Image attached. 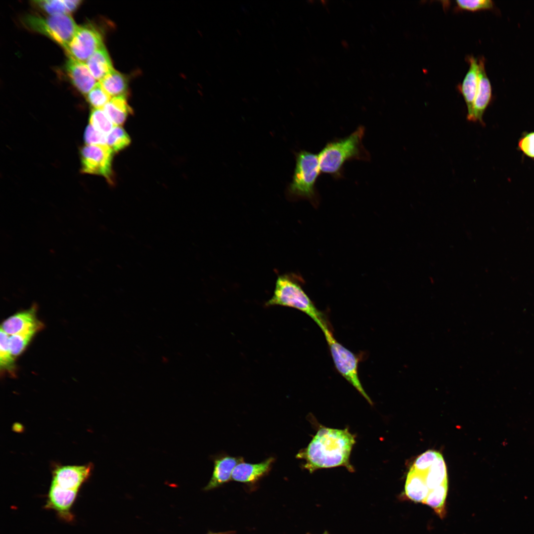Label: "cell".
Wrapping results in <instances>:
<instances>
[{
	"instance_id": "cell-26",
	"label": "cell",
	"mask_w": 534,
	"mask_h": 534,
	"mask_svg": "<svg viewBox=\"0 0 534 534\" xmlns=\"http://www.w3.org/2000/svg\"><path fill=\"white\" fill-rule=\"evenodd\" d=\"M89 124L99 132L107 135L115 125L106 114L103 109L93 108L89 116Z\"/></svg>"
},
{
	"instance_id": "cell-7",
	"label": "cell",
	"mask_w": 534,
	"mask_h": 534,
	"mask_svg": "<svg viewBox=\"0 0 534 534\" xmlns=\"http://www.w3.org/2000/svg\"><path fill=\"white\" fill-rule=\"evenodd\" d=\"M104 45L100 32L92 25L78 26L66 48L69 58L86 63L99 48Z\"/></svg>"
},
{
	"instance_id": "cell-35",
	"label": "cell",
	"mask_w": 534,
	"mask_h": 534,
	"mask_svg": "<svg viewBox=\"0 0 534 534\" xmlns=\"http://www.w3.org/2000/svg\"><path fill=\"white\" fill-rule=\"evenodd\" d=\"M214 534V533H210V534Z\"/></svg>"
},
{
	"instance_id": "cell-16",
	"label": "cell",
	"mask_w": 534,
	"mask_h": 534,
	"mask_svg": "<svg viewBox=\"0 0 534 534\" xmlns=\"http://www.w3.org/2000/svg\"><path fill=\"white\" fill-rule=\"evenodd\" d=\"M36 313V308L34 307L15 313L3 322L0 329L10 336L42 324L37 319Z\"/></svg>"
},
{
	"instance_id": "cell-12",
	"label": "cell",
	"mask_w": 534,
	"mask_h": 534,
	"mask_svg": "<svg viewBox=\"0 0 534 534\" xmlns=\"http://www.w3.org/2000/svg\"><path fill=\"white\" fill-rule=\"evenodd\" d=\"M213 459V472L210 481L204 489L205 490L216 488L232 479L233 469L238 463L244 461L242 457L227 454L219 455Z\"/></svg>"
},
{
	"instance_id": "cell-18",
	"label": "cell",
	"mask_w": 534,
	"mask_h": 534,
	"mask_svg": "<svg viewBox=\"0 0 534 534\" xmlns=\"http://www.w3.org/2000/svg\"><path fill=\"white\" fill-rule=\"evenodd\" d=\"M86 64L94 78L99 81L113 69L111 58L104 45L97 49Z\"/></svg>"
},
{
	"instance_id": "cell-33",
	"label": "cell",
	"mask_w": 534,
	"mask_h": 534,
	"mask_svg": "<svg viewBox=\"0 0 534 534\" xmlns=\"http://www.w3.org/2000/svg\"><path fill=\"white\" fill-rule=\"evenodd\" d=\"M64 1L69 14L74 12L82 2L80 0H64Z\"/></svg>"
},
{
	"instance_id": "cell-25",
	"label": "cell",
	"mask_w": 534,
	"mask_h": 534,
	"mask_svg": "<svg viewBox=\"0 0 534 534\" xmlns=\"http://www.w3.org/2000/svg\"><path fill=\"white\" fill-rule=\"evenodd\" d=\"M0 365L1 369L11 372L14 369V357L9 347V335L0 329Z\"/></svg>"
},
{
	"instance_id": "cell-8",
	"label": "cell",
	"mask_w": 534,
	"mask_h": 534,
	"mask_svg": "<svg viewBox=\"0 0 534 534\" xmlns=\"http://www.w3.org/2000/svg\"><path fill=\"white\" fill-rule=\"evenodd\" d=\"M113 153L107 145H86L80 151L82 172L102 176L111 182Z\"/></svg>"
},
{
	"instance_id": "cell-23",
	"label": "cell",
	"mask_w": 534,
	"mask_h": 534,
	"mask_svg": "<svg viewBox=\"0 0 534 534\" xmlns=\"http://www.w3.org/2000/svg\"><path fill=\"white\" fill-rule=\"evenodd\" d=\"M42 324L32 327L20 333L9 336V347L12 356H17L26 348Z\"/></svg>"
},
{
	"instance_id": "cell-10",
	"label": "cell",
	"mask_w": 534,
	"mask_h": 534,
	"mask_svg": "<svg viewBox=\"0 0 534 534\" xmlns=\"http://www.w3.org/2000/svg\"><path fill=\"white\" fill-rule=\"evenodd\" d=\"M78 491L63 488L52 481L45 507L54 509L63 519L71 520L73 517L70 510Z\"/></svg>"
},
{
	"instance_id": "cell-2",
	"label": "cell",
	"mask_w": 534,
	"mask_h": 534,
	"mask_svg": "<svg viewBox=\"0 0 534 534\" xmlns=\"http://www.w3.org/2000/svg\"><path fill=\"white\" fill-rule=\"evenodd\" d=\"M364 132V127L359 126L349 135L328 142L318 154L321 173L340 178L347 162L369 160V154L362 144Z\"/></svg>"
},
{
	"instance_id": "cell-11",
	"label": "cell",
	"mask_w": 534,
	"mask_h": 534,
	"mask_svg": "<svg viewBox=\"0 0 534 534\" xmlns=\"http://www.w3.org/2000/svg\"><path fill=\"white\" fill-rule=\"evenodd\" d=\"M90 469L89 465L60 466L54 471L52 481L63 488L78 490L89 478Z\"/></svg>"
},
{
	"instance_id": "cell-28",
	"label": "cell",
	"mask_w": 534,
	"mask_h": 534,
	"mask_svg": "<svg viewBox=\"0 0 534 534\" xmlns=\"http://www.w3.org/2000/svg\"><path fill=\"white\" fill-rule=\"evenodd\" d=\"M33 4L48 15L68 14L64 0H35Z\"/></svg>"
},
{
	"instance_id": "cell-34",
	"label": "cell",
	"mask_w": 534,
	"mask_h": 534,
	"mask_svg": "<svg viewBox=\"0 0 534 534\" xmlns=\"http://www.w3.org/2000/svg\"><path fill=\"white\" fill-rule=\"evenodd\" d=\"M322 534H329L327 531H325Z\"/></svg>"
},
{
	"instance_id": "cell-27",
	"label": "cell",
	"mask_w": 534,
	"mask_h": 534,
	"mask_svg": "<svg viewBox=\"0 0 534 534\" xmlns=\"http://www.w3.org/2000/svg\"><path fill=\"white\" fill-rule=\"evenodd\" d=\"M86 98L88 102L94 109H102L111 99L99 83H97L86 95Z\"/></svg>"
},
{
	"instance_id": "cell-4",
	"label": "cell",
	"mask_w": 534,
	"mask_h": 534,
	"mask_svg": "<svg viewBox=\"0 0 534 534\" xmlns=\"http://www.w3.org/2000/svg\"><path fill=\"white\" fill-rule=\"evenodd\" d=\"M296 165L287 191L295 199H306L316 203L317 179L321 173L318 155L306 150L296 153Z\"/></svg>"
},
{
	"instance_id": "cell-14",
	"label": "cell",
	"mask_w": 534,
	"mask_h": 534,
	"mask_svg": "<svg viewBox=\"0 0 534 534\" xmlns=\"http://www.w3.org/2000/svg\"><path fill=\"white\" fill-rule=\"evenodd\" d=\"M466 60L469 65L461 84L457 88L461 93L467 108V118L472 112L473 107L477 92L479 84V64L478 59L473 55H467Z\"/></svg>"
},
{
	"instance_id": "cell-24",
	"label": "cell",
	"mask_w": 534,
	"mask_h": 534,
	"mask_svg": "<svg viewBox=\"0 0 534 534\" xmlns=\"http://www.w3.org/2000/svg\"><path fill=\"white\" fill-rule=\"evenodd\" d=\"M131 138L126 131L120 126H115L106 135V144L113 151L118 152L128 146Z\"/></svg>"
},
{
	"instance_id": "cell-17",
	"label": "cell",
	"mask_w": 534,
	"mask_h": 534,
	"mask_svg": "<svg viewBox=\"0 0 534 534\" xmlns=\"http://www.w3.org/2000/svg\"><path fill=\"white\" fill-rule=\"evenodd\" d=\"M430 490L427 485L425 473L411 466L407 474L404 486V494L410 500L423 503Z\"/></svg>"
},
{
	"instance_id": "cell-30",
	"label": "cell",
	"mask_w": 534,
	"mask_h": 534,
	"mask_svg": "<svg viewBox=\"0 0 534 534\" xmlns=\"http://www.w3.org/2000/svg\"><path fill=\"white\" fill-rule=\"evenodd\" d=\"M440 454L439 452L434 450L426 451L416 459L412 466L416 470L425 473L432 466Z\"/></svg>"
},
{
	"instance_id": "cell-5",
	"label": "cell",
	"mask_w": 534,
	"mask_h": 534,
	"mask_svg": "<svg viewBox=\"0 0 534 534\" xmlns=\"http://www.w3.org/2000/svg\"><path fill=\"white\" fill-rule=\"evenodd\" d=\"M22 21L28 29L46 36L64 50L72 41L78 27L68 14L45 17L28 14L23 17Z\"/></svg>"
},
{
	"instance_id": "cell-22",
	"label": "cell",
	"mask_w": 534,
	"mask_h": 534,
	"mask_svg": "<svg viewBox=\"0 0 534 534\" xmlns=\"http://www.w3.org/2000/svg\"><path fill=\"white\" fill-rule=\"evenodd\" d=\"M424 473L426 483L430 490L448 483L446 467L441 454Z\"/></svg>"
},
{
	"instance_id": "cell-13",
	"label": "cell",
	"mask_w": 534,
	"mask_h": 534,
	"mask_svg": "<svg viewBox=\"0 0 534 534\" xmlns=\"http://www.w3.org/2000/svg\"><path fill=\"white\" fill-rule=\"evenodd\" d=\"M65 70L72 84L84 95H86L97 84L86 63L69 58Z\"/></svg>"
},
{
	"instance_id": "cell-29",
	"label": "cell",
	"mask_w": 534,
	"mask_h": 534,
	"mask_svg": "<svg viewBox=\"0 0 534 534\" xmlns=\"http://www.w3.org/2000/svg\"><path fill=\"white\" fill-rule=\"evenodd\" d=\"M456 8L460 10L471 12L481 10L490 9L493 7L494 3L491 0H467L456 1Z\"/></svg>"
},
{
	"instance_id": "cell-15",
	"label": "cell",
	"mask_w": 534,
	"mask_h": 534,
	"mask_svg": "<svg viewBox=\"0 0 534 534\" xmlns=\"http://www.w3.org/2000/svg\"><path fill=\"white\" fill-rule=\"evenodd\" d=\"M275 458L269 457L258 463L252 464L242 461L233 469L232 480L244 483H254L267 475L270 471Z\"/></svg>"
},
{
	"instance_id": "cell-21",
	"label": "cell",
	"mask_w": 534,
	"mask_h": 534,
	"mask_svg": "<svg viewBox=\"0 0 534 534\" xmlns=\"http://www.w3.org/2000/svg\"><path fill=\"white\" fill-rule=\"evenodd\" d=\"M447 490L448 483H446L430 490L427 497L422 503L431 507L441 519L444 518L446 514L445 503Z\"/></svg>"
},
{
	"instance_id": "cell-31",
	"label": "cell",
	"mask_w": 534,
	"mask_h": 534,
	"mask_svg": "<svg viewBox=\"0 0 534 534\" xmlns=\"http://www.w3.org/2000/svg\"><path fill=\"white\" fill-rule=\"evenodd\" d=\"M84 140L86 145H106V135L96 130L90 124L85 130Z\"/></svg>"
},
{
	"instance_id": "cell-9",
	"label": "cell",
	"mask_w": 534,
	"mask_h": 534,
	"mask_svg": "<svg viewBox=\"0 0 534 534\" xmlns=\"http://www.w3.org/2000/svg\"><path fill=\"white\" fill-rule=\"evenodd\" d=\"M479 64V84L472 112L467 118L469 121L484 125L483 115L491 98V86L485 67V59H478Z\"/></svg>"
},
{
	"instance_id": "cell-32",
	"label": "cell",
	"mask_w": 534,
	"mask_h": 534,
	"mask_svg": "<svg viewBox=\"0 0 534 534\" xmlns=\"http://www.w3.org/2000/svg\"><path fill=\"white\" fill-rule=\"evenodd\" d=\"M518 147L526 155L534 159V132L523 135L519 140Z\"/></svg>"
},
{
	"instance_id": "cell-1",
	"label": "cell",
	"mask_w": 534,
	"mask_h": 534,
	"mask_svg": "<svg viewBox=\"0 0 534 534\" xmlns=\"http://www.w3.org/2000/svg\"><path fill=\"white\" fill-rule=\"evenodd\" d=\"M355 443L356 436L348 428L339 429L320 425L308 446L300 450L296 457L304 460L303 467L310 473L340 466L353 472L350 457Z\"/></svg>"
},
{
	"instance_id": "cell-20",
	"label": "cell",
	"mask_w": 534,
	"mask_h": 534,
	"mask_svg": "<svg viewBox=\"0 0 534 534\" xmlns=\"http://www.w3.org/2000/svg\"><path fill=\"white\" fill-rule=\"evenodd\" d=\"M102 109L115 126L123 125L132 112L125 96L111 98Z\"/></svg>"
},
{
	"instance_id": "cell-19",
	"label": "cell",
	"mask_w": 534,
	"mask_h": 534,
	"mask_svg": "<svg viewBox=\"0 0 534 534\" xmlns=\"http://www.w3.org/2000/svg\"><path fill=\"white\" fill-rule=\"evenodd\" d=\"M99 83L111 98L126 97L128 89V79L126 76L114 69Z\"/></svg>"
},
{
	"instance_id": "cell-36",
	"label": "cell",
	"mask_w": 534,
	"mask_h": 534,
	"mask_svg": "<svg viewBox=\"0 0 534 534\" xmlns=\"http://www.w3.org/2000/svg\"></svg>"
},
{
	"instance_id": "cell-3",
	"label": "cell",
	"mask_w": 534,
	"mask_h": 534,
	"mask_svg": "<svg viewBox=\"0 0 534 534\" xmlns=\"http://www.w3.org/2000/svg\"><path fill=\"white\" fill-rule=\"evenodd\" d=\"M266 307L280 306L297 309L309 315L322 330L328 326L322 313L304 291L297 279L290 275L278 277L272 296Z\"/></svg>"
},
{
	"instance_id": "cell-6",
	"label": "cell",
	"mask_w": 534,
	"mask_h": 534,
	"mask_svg": "<svg viewBox=\"0 0 534 534\" xmlns=\"http://www.w3.org/2000/svg\"><path fill=\"white\" fill-rule=\"evenodd\" d=\"M322 331L338 371L370 404H372L371 400L363 389L358 377L357 357L335 339L328 326Z\"/></svg>"
}]
</instances>
